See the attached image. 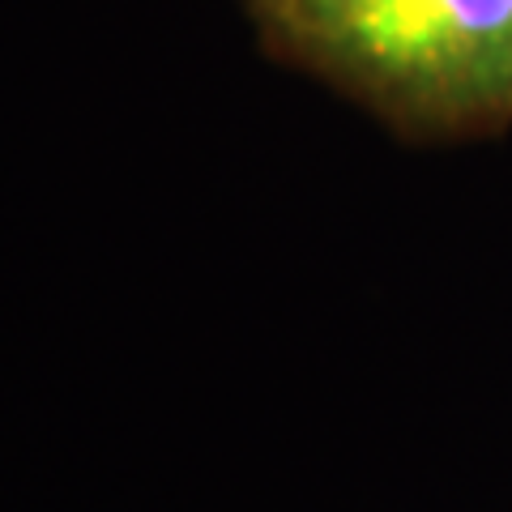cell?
Wrapping results in <instances>:
<instances>
[{"instance_id": "obj_1", "label": "cell", "mask_w": 512, "mask_h": 512, "mask_svg": "<svg viewBox=\"0 0 512 512\" xmlns=\"http://www.w3.org/2000/svg\"><path fill=\"white\" fill-rule=\"evenodd\" d=\"M269 22L402 111L461 120L512 107V0H282Z\"/></svg>"}, {"instance_id": "obj_2", "label": "cell", "mask_w": 512, "mask_h": 512, "mask_svg": "<svg viewBox=\"0 0 512 512\" xmlns=\"http://www.w3.org/2000/svg\"><path fill=\"white\" fill-rule=\"evenodd\" d=\"M256 5H261V9L269 13V9H278V5H282V0H256Z\"/></svg>"}]
</instances>
